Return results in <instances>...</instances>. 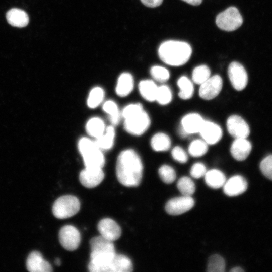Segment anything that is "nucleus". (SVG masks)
I'll return each mask as SVG.
<instances>
[{"label":"nucleus","instance_id":"10","mask_svg":"<svg viewBox=\"0 0 272 272\" xmlns=\"http://www.w3.org/2000/svg\"><path fill=\"white\" fill-rule=\"evenodd\" d=\"M59 240L64 248L67 250L73 251L77 249L80 245V233L74 226L65 225L59 231Z\"/></svg>","mask_w":272,"mask_h":272},{"label":"nucleus","instance_id":"34","mask_svg":"<svg viewBox=\"0 0 272 272\" xmlns=\"http://www.w3.org/2000/svg\"><path fill=\"white\" fill-rule=\"evenodd\" d=\"M225 270V262L219 255H212L208 260L207 271L209 272H224Z\"/></svg>","mask_w":272,"mask_h":272},{"label":"nucleus","instance_id":"13","mask_svg":"<svg viewBox=\"0 0 272 272\" xmlns=\"http://www.w3.org/2000/svg\"><path fill=\"white\" fill-rule=\"evenodd\" d=\"M226 126L229 134L235 139L247 138L250 133L247 122L237 115H232L228 118Z\"/></svg>","mask_w":272,"mask_h":272},{"label":"nucleus","instance_id":"22","mask_svg":"<svg viewBox=\"0 0 272 272\" xmlns=\"http://www.w3.org/2000/svg\"><path fill=\"white\" fill-rule=\"evenodd\" d=\"M134 81L132 76L129 73L121 74L117 80L116 93L120 97H125L133 90Z\"/></svg>","mask_w":272,"mask_h":272},{"label":"nucleus","instance_id":"36","mask_svg":"<svg viewBox=\"0 0 272 272\" xmlns=\"http://www.w3.org/2000/svg\"><path fill=\"white\" fill-rule=\"evenodd\" d=\"M159 175L165 183L171 184L176 179V174L175 170L170 166L163 165L158 170Z\"/></svg>","mask_w":272,"mask_h":272},{"label":"nucleus","instance_id":"42","mask_svg":"<svg viewBox=\"0 0 272 272\" xmlns=\"http://www.w3.org/2000/svg\"><path fill=\"white\" fill-rule=\"evenodd\" d=\"M141 2L146 6L150 8H155L159 6L163 0H141Z\"/></svg>","mask_w":272,"mask_h":272},{"label":"nucleus","instance_id":"38","mask_svg":"<svg viewBox=\"0 0 272 272\" xmlns=\"http://www.w3.org/2000/svg\"><path fill=\"white\" fill-rule=\"evenodd\" d=\"M260 169L262 174L272 180V155L264 158L260 164Z\"/></svg>","mask_w":272,"mask_h":272},{"label":"nucleus","instance_id":"4","mask_svg":"<svg viewBox=\"0 0 272 272\" xmlns=\"http://www.w3.org/2000/svg\"><path fill=\"white\" fill-rule=\"evenodd\" d=\"M79 152L82 155L85 167L102 168L105 164V158L94 141L84 137L78 143Z\"/></svg>","mask_w":272,"mask_h":272},{"label":"nucleus","instance_id":"5","mask_svg":"<svg viewBox=\"0 0 272 272\" xmlns=\"http://www.w3.org/2000/svg\"><path fill=\"white\" fill-rule=\"evenodd\" d=\"M80 208V201L76 197L64 195L59 197L54 202L52 212L55 217L65 219L77 213Z\"/></svg>","mask_w":272,"mask_h":272},{"label":"nucleus","instance_id":"2","mask_svg":"<svg viewBox=\"0 0 272 272\" xmlns=\"http://www.w3.org/2000/svg\"><path fill=\"white\" fill-rule=\"evenodd\" d=\"M192 54L190 45L183 41L168 40L163 42L158 49V55L165 63L174 66L185 64Z\"/></svg>","mask_w":272,"mask_h":272},{"label":"nucleus","instance_id":"45","mask_svg":"<svg viewBox=\"0 0 272 272\" xmlns=\"http://www.w3.org/2000/svg\"><path fill=\"white\" fill-rule=\"evenodd\" d=\"M55 264L56 265H60L61 264V260L59 258H56L55 260Z\"/></svg>","mask_w":272,"mask_h":272},{"label":"nucleus","instance_id":"1","mask_svg":"<svg viewBox=\"0 0 272 272\" xmlns=\"http://www.w3.org/2000/svg\"><path fill=\"white\" fill-rule=\"evenodd\" d=\"M143 169L141 158L134 150L126 149L119 154L116 172L118 180L123 185L138 186L142 179Z\"/></svg>","mask_w":272,"mask_h":272},{"label":"nucleus","instance_id":"16","mask_svg":"<svg viewBox=\"0 0 272 272\" xmlns=\"http://www.w3.org/2000/svg\"><path fill=\"white\" fill-rule=\"evenodd\" d=\"M97 228L102 236L112 241L118 239L121 234L120 226L110 218L101 220L98 224Z\"/></svg>","mask_w":272,"mask_h":272},{"label":"nucleus","instance_id":"14","mask_svg":"<svg viewBox=\"0 0 272 272\" xmlns=\"http://www.w3.org/2000/svg\"><path fill=\"white\" fill-rule=\"evenodd\" d=\"M194 205V200L190 196H184L173 198L166 204V212L172 215L183 214L190 210Z\"/></svg>","mask_w":272,"mask_h":272},{"label":"nucleus","instance_id":"23","mask_svg":"<svg viewBox=\"0 0 272 272\" xmlns=\"http://www.w3.org/2000/svg\"><path fill=\"white\" fill-rule=\"evenodd\" d=\"M158 86L150 80H144L139 83V90L144 99L149 102L156 101Z\"/></svg>","mask_w":272,"mask_h":272},{"label":"nucleus","instance_id":"17","mask_svg":"<svg viewBox=\"0 0 272 272\" xmlns=\"http://www.w3.org/2000/svg\"><path fill=\"white\" fill-rule=\"evenodd\" d=\"M199 133L208 145L217 144L223 135L222 129L218 124L208 120L205 121Z\"/></svg>","mask_w":272,"mask_h":272},{"label":"nucleus","instance_id":"8","mask_svg":"<svg viewBox=\"0 0 272 272\" xmlns=\"http://www.w3.org/2000/svg\"><path fill=\"white\" fill-rule=\"evenodd\" d=\"M90 260L109 257L115 253L113 241L101 235L92 238L90 241Z\"/></svg>","mask_w":272,"mask_h":272},{"label":"nucleus","instance_id":"9","mask_svg":"<svg viewBox=\"0 0 272 272\" xmlns=\"http://www.w3.org/2000/svg\"><path fill=\"white\" fill-rule=\"evenodd\" d=\"M205 120L198 113H190L184 115L179 130L181 136L185 137L189 134L199 133Z\"/></svg>","mask_w":272,"mask_h":272},{"label":"nucleus","instance_id":"24","mask_svg":"<svg viewBox=\"0 0 272 272\" xmlns=\"http://www.w3.org/2000/svg\"><path fill=\"white\" fill-rule=\"evenodd\" d=\"M206 184L211 188L218 189L223 187L226 181L225 174L221 171L213 169L207 171L205 176Z\"/></svg>","mask_w":272,"mask_h":272},{"label":"nucleus","instance_id":"40","mask_svg":"<svg viewBox=\"0 0 272 272\" xmlns=\"http://www.w3.org/2000/svg\"><path fill=\"white\" fill-rule=\"evenodd\" d=\"M143 109V106L140 103L130 104L123 108L121 115L124 119H126Z\"/></svg>","mask_w":272,"mask_h":272},{"label":"nucleus","instance_id":"19","mask_svg":"<svg viewBox=\"0 0 272 272\" xmlns=\"http://www.w3.org/2000/svg\"><path fill=\"white\" fill-rule=\"evenodd\" d=\"M247 182L241 176L235 175L226 180L223 187L224 193L228 196H235L244 193L247 188Z\"/></svg>","mask_w":272,"mask_h":272},{"label":"nucleus","instance_id":"20","mask_svg":"<svg viewBox=\"0 0 272 272\" xmlns=\"http://www.w3.org/2000/svg\"><path fill=\"white\" fill-rule=\"evenodd\" d=\"M251 149V144L246 138H237L232 142L230 152L235 159L241 161L247 158Z\"/></svg>","mask_w":272,"mask_h":272},{"label":"nucleus","instance_id":"28","mask_svg":"<svg viewBox=\"0 0 272 272\" xmlns=\"http://www.w3.org/2000/svg\"><path fill=\"white\" fill-rule=\"evenodd\" d=\"M179 88V97L183 100L190 99L194 93L193 82L185 76L180 77L177 82Z\"/></svg>","mask_w":272,"mask_h":272},{"label":"nucleus","instance_id":"31","mask_svg":"<svg viewBox=\"0 0 272 272\" xmlns=\"http://www.w3.org/2000/svg\"><path fill=\"white\" fill-rule=\"evenodd\" d=\"M177 187L180 193L184 196H191L195 190L194 182L191 178L186 176H183L178 180Z\"/></svg>","mask_w":272,"mask_h":272},{"label":"nucleus","instance_id":"30","mask_svg":"<svg viewBox=\"0 0 272 272\" xmlns=\"http://www.w3.org/2000/svg\"><path fill=\"white\" fill-rule=\"evenodd\" d=\"M188 150L191 156L201 157L207 152L208 144L202 139H196L190 143Z\"/></svg>","mask_w":272,"mask_h":272},{"label":"nucleus","instance_id":"37","mask_svg":"<svg viewBox=\"0 0 272 272\" xmlns=\"http://www.w3.org/2000/svg\"><path fill=\"white\" fill-rule=\"evenodd\" d=\"M150 72L152 78L160 83L166 82L170 78V73L168 70L162 66H153Z\"/></svg>","mask_w":272,"mask_h":272},{"label":"nucleus","instance_id":"35","mask_svg":"<svg viewBox=\"0 0 272 272\" xmlns=\"http://www.w3.org/2000/svg\"><path fill=\"white\" fill-rule=\"evenodd\" d=\"M172 99V91L167 85H162L158 86L156 99L159 104L166 105L170 103Z\"/></svg>","mask_w":272,"mask_h":272},{"label":"nucleus","instance_id":"33","mask_svg":"<svg viewBox=\"0 0 272 272\" xmlns=\"http://www.w3.org/2000/svg\"><path fill=\"white\" fill-rule=\"evenodd\" d=\"M104 96V90L99 87L93 88L89 93L87 103L91 108L98 107L102 102Z\"/></svg>","mask_w":272,"mask_h":272},{"label":"nucleus","instance_id":"29","mask_svg":"<svg viewBox=\"0 0 272 272\" xmlns=\"http://www.w3.org/2000/svg\"><path fill=\"white\" fill-rule=\"evenodd\" d=\"M102 108L109 115L111 123L114 125L118 124L121 119V112H119L116 103L112 100H108L103 105Z\"/></svg>","mask_w":272,"mask_h":272},{"label":"nucleus","instance_id":"44","mask_svg":"<svg viewBox=\"0 0 272 272\" xmlns=\"http://www.w3.org/2000/svg\"><path fill=\"white\" fill-rule=\"evenodd\" d=\"M230 271L232 272H239V271H243V270L240 267H235L232 269Z\"/></svg>","mask_w":272,"mask_h":272},{"label":"nucleus","instance_id":"25","mask_svg":"<svg viewBox=\"0 0 272 272\" xmlns=\"http://www.w3.org/2000/svg\"><path fill=\"white\" fill-rule=\"evenodd\" d=\"M150 145L155 151L164 152L170 148L171 141L167 134L164 132H158L152 137Z\"/></svg>","mask_w":272,"mask_h":272},{"label":"nucleus","instance_id":"21","mask_svg":"<svg viewBox=\"0 0 272 272\" xmlns=\"http://www.w3.org/2000/svg\"><path fill=\"white\" fill-rule=\"evenodd\" d=\"M6 19L9 24L16 27H24L29 23V17L26 12L18 8L9 10L6 14Z\"/></svg>","mask_w":272,"mask_h":272},{"label":"nucleus","instance_id":"39","mask_svg":"<svg viewBox=\"0 0 272 272\" xmlns=\"http://www.w3.org/2000/svg\"><path fill=\"white\" fill-rule=\"evenodd\" d=\"M171 155L174 160L180 163H186L188 159L187 153L181 147L178 146L173 148Z\"/></svg>","mask_w":272,"mask_h":272},{"label":"nucleus","instance_id":"15","mask_svg":"<svg viewBox=\"0 0 272 272\" xmlns=\"http://www.w3.org/2000/svg\"><path fill=\"white\" fill-rule=\"evenodd\" d=\"M104 178V173L102 168L85 167L81 171L79 175L81 183L89 188H94L98 185Z\"/></svg>","mask_w":272,"mask_h":272},{"label":"nucleus","instance_id":"18","mask_svg":"<svg viewBox=\"0 0 272 272\" xmlns=\"http://www.w3.org/2000/svg\"><path fill=\"white\" fill-rule=\"evenodd\" d=\"M26 267L30 272H50L51 264L45 260L41 253L37 251L31 252L26 260Z\"/></svg>","mask_w":272,"mask_h":272},{"label":"nucleus","instance_id":"7","mask_svg":"<svg viewBox=\"0 0 272 272\" xmlns=\"http://www.w3.org/2000/svg\"><path fill=\"white\" fill-rule=\"evenodd\" d=\"M150 118L144 110L124 119V128L129 133L140 135L144 133L150 125Z\"/></svg>","mask_w":272,"mask_h":272},{"label":"nucleus","instance_id":"12","mask_svg":"<svg viewBox=\"0 0 272 272\" xmlns=\"http://www.w3.org/2000/svg\"><path fill=\"white\" fill-rule=\"evenodd\" d=\"M223 87V80L219 75L210 77L200 85L199 95L206 100H212L220 93Z\"/></svg>","mask_w":272,"mask_h":272},{"label":"nucleus","instance_id":"3","mask_svg":"<svg viewBox=\"0 0 272 272\" xmlns=\"http://www.w3.org/2000/svg\"><path fill=\"white\" fill-rule=\"evenodd\" d=\"M88 269L91 272H130L133 267L128 257L115 253L108 257L90 260Z\"/></svg>","mask_w":272,"mask_h":272},{"label":"nucleus","instance_id":"6","mask_svg":"<svg viewBox=\"0 0 272 272\" xmlns=\"http://www.w3.org/2000/svg\"><path fill=\"white\" fill-rule=\"evenodd\" d=\"M243 23V18L239 10L230 7L219 13L216 17V24L221 30L233 31L239 28Z\"/></svg>","mask_w":272,"mask_h":272},{"label":"nucleus","instance_id":"32","mask_svg":"<svg viewBox=\"0 0 272 272\" xmlns=\"http://www.w3.org/2000/svg\"><path fill=\"white\" fill-rule=\"evenodd\" d=\"M211 76L209 67L205 64L195 67L192 73V80L194 83L200 85Z\"/></svg>","mask_w":272,"mask_h":272},{"label":"nucleus","instance_id":"41","mask_svg":"<svg viewBox=\"0 0 272 272\" xmlns=\"http://www.w3.org/2000/svg\"><path fill=\"white\" fill-rule=\"evenodd\" d=\"M207 171L206 166L202 163L197 162L192 166L190 174L193 178L198 179L203 177Z\"/></svg>","mask_w":272,"mask_h":272},{"label":"nucleus","instance_id":"27","mask_svg":"<svg viewBox=\"0 0 272 272\" xmlns=\"http://www.w3.org/2000/svg\"><path fill=\"white\" fill-rule=\"evenodd\" d=\"M105 129L104 121L97 117L90 119L86 125V130L88 134L95 139L101 136Z\"/></svg>","mask_w":272,"mask_h":272},{"label":"nucleus","instance_id":"43","mask_svg":"<svg viewBox=\"0 0 272 272\" xmlns=\"http://www.w3.org/2000/svg\"><path fill=\"white\" fill-rule=\"evenodd\" d=\"M182 1L193 6H198L200 5L202 1V0H182Z\"/></svg>","mask_w":272,"mask_h":272},{"label":"nucleus","instance_id":"11","mask_svg":"<svg viewBox=\"0 0 272 272\" xmlns=\"http://www.w3.org/2000/svg\"><path fill=\"white\" fill-rule=\"evenodd\" d=\"M228 75L233 88L237 91L243 90L248 82V76L244 66L239 62H232L228 69Z\"/></svg>","mask_w":272,"mask_h":272},{"label":"nucleus","instance_id":"26","mask_svg":"<svg viewBox=\"0 0 272 272\" xmlns=\"http://www.w3.org/2000/svg\"><path fill=\"white\" fill-rule=\"evenodd\" d=\"M115 132L113 126H108L104 133L94 141L96 146L102 151L110 149L113 145Z\"/></svg>","mask_w":272,"mask_h":272}]
</instances>
